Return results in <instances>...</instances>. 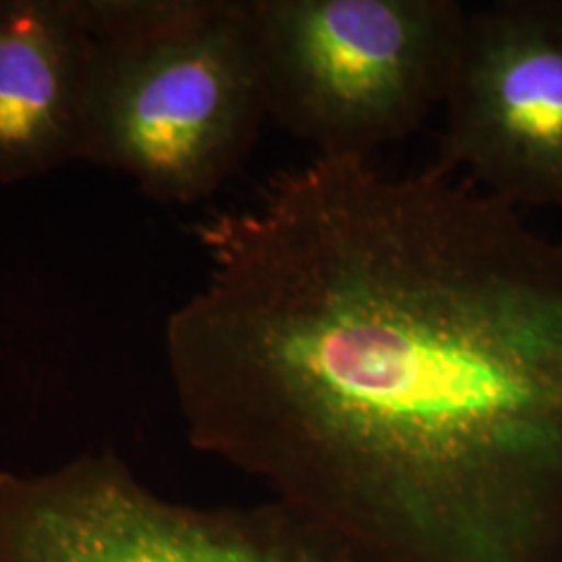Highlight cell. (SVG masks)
<instances>
[{
    "label": "cell",
    "instance_id": "obj_1",
    "mask_svg": "<svg viewBox=\"0 0 562 562\" xmlns=\"http://www.w3.org/2000/svg\"><path fill=\"white\" fill-rule=\"evenodd\" d=\"M194 234L196 450L375 562H562V241L442 165L322 155Z\"/></svg>",
    "mask_w": 562,
    "mask_h": 562
},
{
    "label": "cell",
    "instance_id": "obj_2",
    "mask_svg": "<svg viewBox=\"0 0 562 562\" xmlns=\"http://www.w3.org/2000/svg\"><path fill=\"white\" fill-rule=\"evenodd\" d=\"M83 161L146 196L209 199L248 159L267 104L248 0H81Z\"/></svg>",
    "mask_w": 562,
    "mask_h": 562
},
{
    "label": "cell",
    "instance_id": "obj_5",
    "mask_svg": "<svg viewBox=\"0 0 562 562\" xmlns=\"http://www.w3.org/2000/svg\"><path fill=\"white\" fill-rule=\"evenodd\" d=\"M442 106V167L515 209L562 206V0L469 9Z\"/></svg>",
    "mask_w": 562,
    "mask_h": 562
},
{
    "label": "cell",
    "instance_id": "obj_6",
    "mask_svg": "<svg viewBox=\"0 0 562 562\" xmlns=\"http://www.w3.org/2000/svg\"><path fill=\"white\" fill-rule=\"evenodd\" d=\"M88 67L81 0H0V183L83 161Z\"/></svg>",
    "mask_w": 562,
    "mask_h": 562
},
{
    "label": "cell",
    "instance_id": "obj_3",
    "mask_svg": "<svg viewBox=\"0 0 562 562\" xmlns=\"http://www.w3.org/2000/svg\"><path fill=\"white\" fill-rule=\"evenodd\" d=\"M267 117L322 157L417 132L448 94L467 11L454 0H248Z\"/></svg>",
    "mask_w": 562,
    "mask_h": 562
},
{
    "label": "cell",
    "instance_id": "obj_4",
    "mask_svg": "<svg viewBox=\"0 0 562 562\" xmlns=\"http://www.w3.org/2000/svg\"><path fill=\"white\" fill-rule=\"evenodd\" d=\"M0 562H375L292 506L162 498L104 448L0 471Z\"/></svg>",
    "mask_w": 562,
    "mask_h": 562
}]
</instances>
